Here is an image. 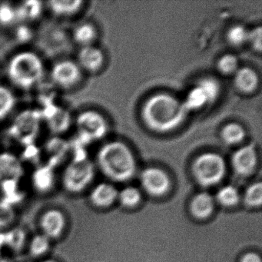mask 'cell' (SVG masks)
Segmentation results:
<instances>
[{"mask_svg": "<svg viewBox=\"0 0 262 262\" xmlns=\"http://www.w3.org/2000/svg\"><path fill=\"white\" fill-rule=\"evenodd\" d=\"M17 22L16 7L10 4H0V25L9 27Z\"/></svg>", "mask_w": 262, "mask_h": 262, "instance_id": "cell-33", "label": "cell"}, {"mask_svg": "<svg viewBox=\"0 0 262 262\" xmlns=\"http://www.w3.org/2000/svg\"><path fill=\"white\" fill-rule=\"evenodd\" d=\"M79 67L90 73H96L100 70L104 62L102 52L93 46L82 47L78 55Z\"/></svg>", "mask_w": 262, "mask_h": 262, "instance_id": "cell-14", "label": "cell"}, {"mask_svg": "<svg viewBox=\"0 0 262 262\" xmlns=\"http://www.w3.org/2000/svg\"><path fill=\"white\" fill-rule=\"evenodd\" d=\"M206 96L208 103L214 102L220 93V85L219 82L212 78H205L201 79L197 84Z\"/></svg>", "mask_w": 262, "mask_h": 262, "instance_id": "cell-29", "label": "cell"}, {"mask_svg": "<svg viewBox=\"0 0 262 262\" xmlns=\"http://www.w3.org/2000/svg\"><path fill=\"white\" fill-rule=\"evenodd\" d=\"M248 31L245 27L242 25H235L231 27L227 33V40L232 47H239L248 42Z\"/></svg>", "mask_w": 262, "mask_h": 262, "instance_id": "cell-26", "label": "cell"}, {"mask_svg": "<svg viewBox=\"0 0 262 262\" xmlns=\"http://www.w3.org/2000/svg\"><path fill=\"white\" fill-rule=\"evenodd\" d=\"M66 225L67 221L65 215L58 209L48 210L40 219L42 234L50 240L60 237L65 231Z\"/></svg>", "mask_w": 262, "mask_h": 262, "instance_id": "cell-12", "label": "cell"}, {"mask_svg": "<svg viewBox=\"0 0 262 262\" xmlns=\"http://www.w3.org/2000/svg\"><path fill=\"white\" fill-rule=\"evenodd\" d=\"M140 180L144 189L151 195H162L168 191L170 186L168 174L156 167L144 170L141 174Z\"/></svg>", "mask_w": 262, "mask_h": 262, "instance_id": "cell-10", "label": "cell"}, {"mask_svg": "<svg viewBox=\"0 0 262 262\" xmlns=\"http://www.w3.org/2000/svg\"><path fill=\"white\" fill-rule=\"evenodd\" d=\"M70 148L71 145L69 142L59 138H53L48 141L46 145V149L51 156V162L50 164L54 166V164L59 162L67 155Z\"/></svg>", "mask_w": 262, "mask_h": 262, "instance_id": "cell-22", "label": "cell"}, {"mask_svg": "<svg viewBox=\"0 0 262 262\" xmlns=\"http://www.w3.org/2000/svg\"><path fill=\"white\" fill-rule=\"evenodd\" d=\"M214 199L211 194L202 192L194 196L191 204V211L198 219H205L214 210Z\"/></svg>", "mask_w": 262, "mask_h": 262, "instance_id": "cell-17", "label": "cell"}, {"mask_svg": "<svg viewBox=\"0 0 262 262\" xmlns=\"http://www.w3.org/2000/svg\"><path fill=\"white\" fill-rule=\"evenodd\" d=\"M81 0H53L49 2V7L58 16H70L76 14L82 7Z\"/></svg>", "mask_w": 262, "mask_h": 262, "instance_id": "cell-19", "label": "cell"}, {"mask_svg": "<svg viewBox=\"0 0 262 262\" xmlns=\"http://www.w3.org/2000/svg\"><path fill=\"white\" fill-rule=\"evenodd\" d=\"M14 211L7 202H0V228H5L14 219Z\"/></svg>", "mask_w": 262, "mask_h": 262, "instance_id": "cell-35", "label": "cell"}, {"mask_svg": "<svg viewBox=\"0 0 262 262\" xmlns=\"http://www.w3.org/2000/svg\"><path fill=\"white\" fill-rule=\"evenodd\" d=\"M118 191L113 185L108 183H101L96 185L91 194L90 200L98 207H107L117 199Z\"/></svg>", "mask_w": 262, "mask_h": 262, "instance_id": "cell-16", "label": "cell"}, {"mask_svg": "<svg viewBox=\"0 0 262 262\" xmlns=\"http://www.w3.org/2000/svg\"><path fill=\"white\" fill-rule=\"evenodd\" d=\"M24 174L22 162L10 152L0 153V185L17 182Z\"/></svg>", "mask_w": 262, "mask_h": 262, "instance_id": "cell-13", "label": "cell"}, {"mask_svg": "<svg viewBox=\"0 0 262 262\" xmlns=\"http://www.w3.org/2000/svg\"><path fill=\"white\" fill-rule=\"evenodd\" d=\"M25 233L21 229H14L6 235V242L9 247L14 250L22 248L25 242Z\"/></svg>", "mask_w": 262, "mask_h": 262, "instance_id": "cell-34", "label": "cell"}, {"mask_svg": "<svg viewBox=\"0 0 262 262\" xmlns=\"http://www.w3.org/2000/svg\"><path fill=\"white\" fill-rule=\"evenodd\" d=\"M233 169L237 176H249L257 165V153L253 145H248L238 148L231 158Z\"/></svg>", "mask_w": 262, "mask_h": 262, "instance_id": "cell-11", "label": "cell"}, {"mask_svg": "<svg viewBox=\"0 0 262 262\" xmlns=\"http://www.w3.org/2000/svg\"><path fill=\"white\" fill-rule=\"evenodd\" d=\"M245 201L247 205L251 207H257L262 202V185L261 183H254L248 187L245 191Z\"/></svg>", "mask_w": 262, "mask_h": 262, "instance_id": "cell-32", "label": "cell"}, {"mask_svg": "<svg viewBox=\"0 0 262 262\" xmlns=\"http://www.w3.org/2000/svg\"><path fill=\"white\" fill-rule=\"evenodd\" d=\"M54 171L51 164L39 167L33 173V184L39 191H47L54 185Z\"/></svg>", "mask_w": 262, "mask_h": 262, "instance_id": "cell-18", "label": "cell"}, {"mask_svg": "<svg viewBox=\"0 0 262 262\" xmlns=\"http://www.w3.org/2000/svg\"><path fill=\"white\" fill-rule=\"evenodd\" d=\"M16 38L21 42H27L32 38L31 30L26 27H20L16 32Z\"/></svg>", "mask_w": 262, "mask_h": 262, "instance_id": "cell-37", "label": "cell"}, {"mask_svg": "<svg viewBox=\"0 0 262 262\" xmlns=\"http://www.w3.org/2000/svg\"><path fill=\"white\" fill-rule=\"evenodd\" d=\"M245 128L235 122L227 124L221 132L222 141L228 145L241 143L245 138Z\"/></svg>", "mask_w": 262, "mask_h": 262, "instance_id": "cell-21", "label": "cell"}, {"mask_svg": "<svg viewBox=\"0 0 262 262\" xmlns=\"http://www.w3.org/2000/svg\"><path fill=\"white\" fill-rule=\"evenodd\" d=\"M16 98L7 87L0 85V120L5 119L13 110Z\"/></svg>", "mask_w": 262, "mask_h": 262, "instance_id": "cell-25", "label": "cell"}, {"mask_svg": "<svg viewBox=\"0 0 262 262\" xmlns=\"http://www.w3.org/2000/svg\"><path fill=\"white\" fill-rule=\"evenodd\" d=\"M43 74L42 60L32 52H23L15 55L9 63V77L19 88H31L42 79Z\"/></svg>", "mask_w": 262, "mask_h": 262, "instance_id": "cell-4", "label": "cell"}, {"mask_svg": "<svg viewBox=\"0 0 262 262\" xmlns=\"http://www.w3.org/2000/svg\"><path fill=\"white\" fill-rule=\"evenodd\" d=\"M188 112L182 102L167 93L151 96L142 108V118L147 127L156 133H168L180 126Z\"/></svg>", "mask_w": 262, "mask_h": 262, "instance_id": "cell-1", "label": "cell"}, {"mask_svg": "<svg viewBox=\"0 0 262 262\" xmlns=\"http://www.w3.org/2000/svg\"><path fill=\"white\" fill-rule=\"evenodd\" d=\"M187 112L195 111L208 104V99L202 89L196 85L187 93L185 100L182 102Z\"/></svg>", "mask_w": 262, "mask_h": 262, "instance_id": "cell-23", "label": "cell"}, {"mask_svg": "<svg viewBox=\"0 0 262 262\" xmlns=\"http://www.w3.org/2000/svg\"><path fill=\"white\" fill-rule=\"evenodd\" d=\"M77 139L79 144L85 146L103 139L108 133V124L105 118L97 112L85 111L80 113L76 120Z\"/></svg>", "mask_w": 262, "mask_h": 262, "instance_id": "cell-7", "label": "cell"}, {"mask_svg": "<svg viewBox=\"0 0 262 262\" xmlns=\"http://www.w3.org/2000/svg\"><path fill=\"white\" fill-rule=\"evenodd\" d=\"M234 84L241 93L248 94L255 91L258 86L259 77L252 69L243 67L234 73Z\"/></svg>", "mask_w": 262, "mask_h": 262, "instance_id": "cell-15", "label": "cell"}, {"mask_svg": "<svg viewBox=\"0 0 262 262\" xmlns=\"http://www.w3.org/2000/svg\"><path fill=\"white\" fill-rule=\"evenodd\" d=\"M96 38V30L92 24H81L73 32L75 42L82 47L92 46Z\"/></svg>", "mask_w": 262, "mask_h": 262, "instance_id": "cell-24", "label": "cell"}, {"mask_svg": "<svg viewBox=\"0 0 262 262\" xmlns=\"http://www.w3.org/2000/svg\"><path fill=\"white\" fill-rule=\"evenodd\" d=\"M42 262H57L56 260H52V259H47V260H43Z\"/></svg>", "mask_w": 262, "mask_h": 262, "instance_id": "cell-40", "label": "cell"}, {"mask_svg": "<svg viewBox=\"0 0 262 262\" xmlns=\"http://www.w3.org/2000/svg\"><path fill=\"white\" fill-rule=\"evenodd\" d=\"M40 111L42 119L47 121L49 128L53 134H62L70 128L71 116L67 110L62 107L50 102L45 103L43 110Z\"/></svg>", "mask_w": 262, "mask_h": 262, "instance_id": "cell-8", "label": "cell"}, {"mask_svg": "<svg viewBox=\"0 0 262 262\" xmlns=\"http://www.w3.org/2000/svg\"><path fill=\"white\" fill-rule=\"evenodd\" d=\"M50 239L44 234H37L32 238L29 246L30 254L37 257L45 254L50 249Z\"/></svg>", "mask_w": 262, "mask_h": 262, "instance_id": "cell-28", "label": "cell"}, {"mask_svg": "<svg viewBox=\"0 0 262 262\" xmlns=\"http://www.w3.org/2000/svg\"><path fill=\"white\" fill-rule=\"evenodd\" d=\"M118 196L122 205L125 207L136 206L141 200L140 192L137 188L133 187L124 188Z\"/></svg>", "mask_w": 262, "mask_h": 262, "instance_id": "cell-31", "label": "cell"}, {"mask_svg": "<svg viewBox=\"0 0 262 262\" xmlns=\"http://www.w3.org/2000/svg\"><path fill=\"white\" fill-rule=\"evenodd\" d=\"M239 192L235 187L227 185L217 191L216 199L217 202L224 206L230 207L237 204L238 202Z\"/></svg>", "mask_w": 262, "mask_h": 262, "instance_id": "cell-27", "label": "cell"}, {"mask_svg": "<svg viewBox=\"0 0 262 262\" xmlns=\"http://www.w3.org/2000/svg\"><path fill=\"white\" fill-rule=\"evenodd\" d=\"M74 157L62 174V185L67 191L79 193L93 182L95 167L87 157L85 146L74 142Z\"/></svg>", "mask_w": 262, "mask_h": 262, "instance_id": "cell-3", "label": "cell"}, {"mask_svg": "<svg viewBox=\"0 0 262 262\" xmlns=\"http://www.w3.org/2000/svg\"><path fill=\"white\" fill-rule=\"evenodd\" d=\"M17 21H31L37 19L42 10V3L39 1H26L16 7Z\"/></svg>", "mask_w": 262, "mask_h": 262, "instance_id": "cell-20", "label": "cell"}, {"mask_svg": "<svg viewBox=\"0 0 262 262\" xmlns=\"http://www.w3.org/2000/svg\"><path fill=\"white\" fill-rule=\"evenodd\" d=\"M40 110H27L16 116L9 128V134L24 146L33 145L40 130Z\"/></svg>", "mask_w": 262, "mask_h": 262, "instance_id": "cell-6", "label": "cell"}, {"mask_svg": "<svg viewBox=\"0 0 262 262\" xmlns=\"http://www.w3.org/2000/svg\"><path fill=\"white\" fill-rule=\"evenodd\" d=\"M0 262H10V260L7 258V257H4V256L0 255Z\"/></svg>", "mask_w": 262, "mask_h": 262, "instance_id": "cell-39", "label": "cell"}, {"mask_svg": "<svg viewBox=\"0 0 262 262\" xmlns=\"http://www.w3.org/2000/svg\"><path fill=\"white\" fill-rule=\"evenodd\" d=\"M217 69L222 75H234L238 70V61L234 55H224L217 61Z\"/></svg>", "mask_w": 262, "mask_h": 262, "instance_id": "cell-30", "label": "cell"}, {"mask_svg": "<svg viewBox=\"0 0 262 262\" xmlns=\"http://www.w3.org/2000/svg\"><path fill=\"white\" fill-rule=\"evenodd\" d=\"M53 82L63 89H70L76 85L82 78L80 67L71 60L57 62L51 73Z\"/></svg>", "mask_w": 262, "mask_h": 262, "instance_id": "cell-9", "label": "cell"}, {"mask_svg": "<svg viewBox=\"0 0 262 262\" xmlns=\"http://www.w3.org/2000/svg\"><path fill=\"white\" fill-rule=\"evenodd\" d=\"M261 38L262 30L260 27L254 28V30L250 31L248 34V42H250L252 48L258 53L261 51Z\"/></svg>", "mask_w": 262, "mask_h": 262, "instance_id": "cell-36", "label": "cell"}, {"mask_svg": "<svg viewBox=\"0 0 262 262\" xmlns=\"http://www.w3.org/2000/svg\"><path fill=\"white\" fill-rule=\"evenodd\" d=\"M97 162L103 174L115 182L129 180L136 173V159L123 142L114 141L104 145L98 152Z\"/></svg>", "mask_w": 262, "mask_h": 262, "instance_id": "cell-2", "label": "cell"}, {"mask_svg": "<svg viewBox=\"0 0 262 262\" xmlns=\"http://www.w3.org/2000/svg\"><path fill=\"white\" fill-rule=\"evenodd\" d=\"M241 262H261L260 256L255 253H248L242 257Z\"/></svg>", "mask_w": 262, "mask_h": 262, "instance_id": "cell-38", "label": "cell"}, {"mask_svg": "<svg viewBox=\"0 0 262 262\" xmlns=\"http://www.w3.org/2000/svg\"><path fill=\"white\" fill-rule=\"evenodd\" d=\"M225 171V160L217 153H203L193 162V174L202 186L210 187L219 183L223 179Z\"/></svg>", "mask_w": 262, "mask_h": 262, "instance_id": "cell-5", "label": "cell"}]
</instances>
